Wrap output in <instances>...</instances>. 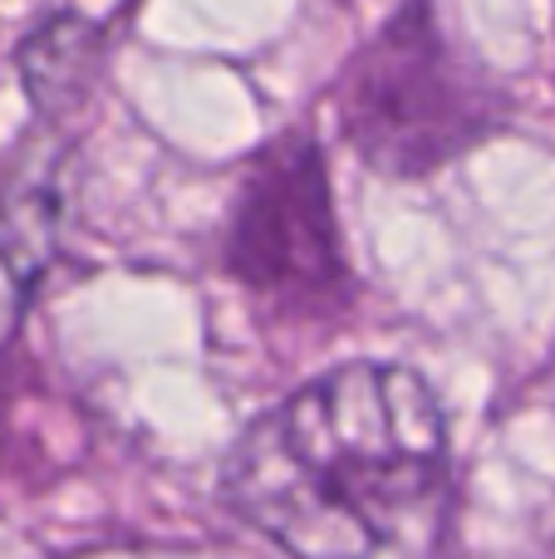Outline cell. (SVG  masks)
Returning a JSON list of instances; mask_svg holds the SVG:
<instances>
[{"label": "cell", "instance_id": "6da1fadb", "mask_svg": "<svg viewBox=\"0 0 555 559\" xmlns=\"http://www.w3.org/2000/svg\"><path fill=\"white\" fill-rule=\"evenodd\" d=\"M448 472L438 397L413 368L344 364L256 417L226 501L291 559H374Z\"/></svg>", "mask_w": 555, "mask_h": 559}, {"label": "cell", "instance_id": "7a4b0ae2", "mask_svg": "<svg viewBox=\"0 0 555 559\" xmlns=\"http://www.w3.org/2000/svg\"><path fill=\"white\" fill-rule=\"evenodd\" d=\"M501 114L487 79L458 59L428 0H409L340 88L344 138L389 177H423L472 147Z\"/></svg>", "mask_w": 555, "mask_h": 559}, {"label": "cell", "instance_id": "3957f363", "mask_svg": "<svg viewBox=\"0 0 555 559\" xmlns=\"http://www.w3.org/2000/svg\"><path fill=\"white\" fill-rule=\"evenodd\" d=\"M226 265L241 285L295 299V305L344 295L350 275L340 261V236H334L330 182H324V157L310 138H285L246 177Z\"/></svg>", "mask_w": 555, "mask_h": 559}, {"label": "cell", "instance_id": "277c9868", "mask_svg": "<svg viewBox=\"0 0 555 559\" xmlns=\"http://www.w3.org/2000/svg\"><path fill=\"white\" fill-rule=\"evenodd\" d=\"M59 202V163L49 153H35L29 167L10 177L0 192V344L15 334L29 295L49 271V255L64 222Z\"/></svg>", "mask_w": 555, "mask_h": 559}, {"label": "cell", "instance_id": "5b68a950", "mask_svg": "<svg viewBox=\"0 0 555 559\" xmlns=\"http://www.w3.org/2000/svg\"><path fill=\"white\" fill-rule=\"evenodd\" d=\"M98 69V29L84 15H55L25 39L20 74L45 118H59L79 108Z\"/></svg>", "mask_w": 555, "mask_h": 559}]
</instances>
